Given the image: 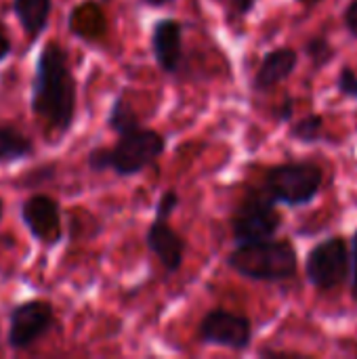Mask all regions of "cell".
Listing matches in <instances>:
<instances>
[{"label":"cell","instance_id":"1","mask_svg":"<svg viewBox=\"0 0 357 359\" xmlns=\"http://www.w3.org/2000/svg\"><path fill=\"white\" fill-rule=\"evenodd\" d=\"M32 114L53 135H65L76 118V78L67 53L57 42H46L36 59L32 95Z\"/></svg>","mask_w":357,"mask_h":359},{"label":"cell","instance_id":"2","mask_svg":"<svg viewBox=\"0 0 357 359\" xmlns=\"http://www.w3.org/2000/svg\"><path fill=\"white\" fill-rule=\"evenodd\" d=\"M166 149V141L158 130L137 128L126 135H118L114 147H95L86 164L93 172L114 170L118 177H133L151 166Z\"/></svg>","mask_w":357,"mask_h":359},{"label":"cell","instance_id":"3","mask_svg":"<svg viewBox=\"0 0 357 359\" xmlns=\"http://www.w3.org/2000/svg\"><path fill=\"white\" fill-rule=\"evenodd\" d=\"M227 265L246 280L284 282L295 278L299 269V257L290 240L271 238L252 244H236L227 257Z\"/></svg>","mask_w":357,"mask_h":359},{"label":"cell","instance_id":"4","mask_svg":"<svg viewBox=\"0 0 357 359\" xmlns=\"http://www.w3.org/2000/svg\"><path fill=\"white\" fill-rule=\"evenodd\" d=\"M324 175L320 166L311 162H286L278 164L265 175L263 189L288 208H299L311 204L322 187Z\"/></svg>","mask_w":357,"mask_h":359},{"label":"cell","instance_id":"5","mask_svg":"<svg viewBox=\"0 0 357 359\" xmlns=\"http://www.w3.org/2000/svg\"><path fill=\"white\" fill-rule=\"evenodd\" d=\"M276 200L265 191H250L231 217V231L236 244H252L271 240L282 223Z\"/></svg>","mask_w":357,"mask_h":359},{"label":"cell","instance_id":"6","mask_svg":"<svg viewBox=\"0 0 357 359\" xmlns=\"http://www.w3.org/2000/svg\"><path fill=\"white\" fill-rule=\"evenodd\" d=\"M307 280L314 288L328 292L351 278V250L341 236H332L311 248L305 263Z\"/></svg>","mask_w":357,"mask_h":359},{"label":"cell","instance_id":"7","mask_svg":"<svg viewBox=\"0 0 357 359\" xmlns=\"http://www.w3.org/2000/svg\"><path fill=\"white\" fill-rule=\"evenodd\" d=\"M57 324L55 309L48 301L32 299L19 303L8 313L6 345L13 351H25L34 347L42 337H46Z\"/></svg>","mask_w":357,"mask_h":359},{"label":"cell","instance_id":"8","mask_svg":"<svg viewBox=\"0 0 357 359\" xmlns=\"http://www.w3.org/2000/svg\"><path fill=\"white\" fill-rule=\"evenodd\" d=\"M198 337L204 345H219L242 351L252 341V324L246 316L231 313L227 309H213L200 322Z\"/></svg>","mask_w":357,"mask_h":359},{"label":"cell","instance_id":"9","mask_svg":"<svg viewBox=\"0 0 357 359\" xmlns=\"http://www.w3.org/2000/svg\"><path fill=\"white\" fill-rule=\"evenodd\" d=\"M21 221L29 236L53 248L61 242V208L59 202L44 194H34L21 204Z\"/></svg>","mask_w":357,"mask_h":359},{"label":"cell","instance_id":"10","mask_svg":"<svg viewBox=\"0 0 357 359\" xmlns=\"http://www.w3.org/2000/svg\"><path fill=\"white\" fill-rule=\"evenodd\" d=\"M151 53L164 74H177L183 63V23L173 17L156 21L151 29Z\"/></svg>","mask_w":357,"mask_h":359},{"label":"cell","instance_id":"11","mask_svg":"<svg viewBox=\"0 0 357 359\" xmlns=\"http://www.w3.org/2000/svg\"><path fill=\"white\" fill-rule=\"evenodd\" d=\"M147 248L160 259L162 267L168 273H175L183 265L185 257V242L183 238L168 225V219H158L154 217L147 236H145Z\"/></svg>","mask_w":357,"mask_h":359},{"label":"cell","instance_id":"12","mask_svg":"<svg viewBox=\"0 0 357 359\" xmlns=\"http://www.w3.org/2000/svg\"><path fill=\"white\" fill-rule=\"evenodd\" d=\"M297 63H299V53L295 48L282 46V48H276V50L267 53L263 57L261 65H259L257 76H255V82H252L255 90L267 93L274 86L282 84L284 80L290 78Z\"/></svg>","mask_w":357,"mask_h":359},{"label":"cell","instance_id":"13","mask_svg":"<svg viewBox=\"0 0 357 359\" xmlns=\"http://www.w3.org/2000/svg\"><path fill=\"white\" fill-rule=\"evenodd\" d=\"M13 13L21 23L25 36L29 40H38V36L46 29L53 0H13Z\"/></svg>","mask_w":357,"mask_h":359},{"label":"cell","instance_id":"14","mask_svg":"<svg viewBox=\"0 0 357 359\" xmlns=\"http://www.w3.org/2000/svg\"><path fill=\"white\" fill-rule=\"evenodd\" d=\"M34 154V141L15 128L13 124L0 122V164L19 162Z\"/></svg>","mask_w":357,"mask_h":359},{"label":"cell","instance_id":"15","mask_svg":"<svg viewBox=\"0 0 357 359\" xmlns=\"http://www.w3.org/2000/svg\"><path fill=\"white\" fill-rule=\"evenodd\" d=\"M107 126L116 133V135H126L130 130L141 128V122L137 118V114L133 111V107L124 101L122 95H118L112 103L109 116H107Z\"/></svg>","mask_w":357,"mask_h":359},{"label":"cell","instance_id":"16","mask_svg":"<svg viewBox=\"0 0 357 359\" xmlns=\"http://www.w3.org/2000/svg\"><path fill=\"white\" fill-rule=\"evenodd\" d=\"M324 133V118L320 114H309L290 126V137L301 143H316Z\"/></svg>","mask_w":357,"mask_h":359},{"label":"cell","instance_id":"17","mask_svg":"<svg viewBox=\"0 0 357 359\" xmlns=\"http://www.w3.org/2000/svg\"><path fill=\"white\" fill-rule=\"evenodd\" d=\"M305 53H307V57L311 59L314 67L328 65V63L335 59V48H332V44H330L326 38H322V36L311 38V40L305 44Z\"/></svg>","mask_w":357,"mask_h":359},{"label":"cell","instance_id":"18","mask_svg":"<svg viewBox=\"0 0 357 359\" xmlns=\"http://www.w3.org/2000/svg\"><path fill=\"white\" fill-rule=\"evenodd\" d=\"M55 172H57V166H55V164L38 166V168L25 172V177H23V187L36 189V187H40V185H44V183H48V181H53V179H55Z\"/></svg>","mask_w":357,"mask_h":359},{"label":"cell","instance_id":"19","mask_svg":"<svg viewBox=\"0 0 357 359\" xmlns=\"http://www.w3.org/2000/svg\"><path fill=\"white\" fill-rule=\"evenodd\" d=\"M337 88L341 95L349 97V99H357V74L351 67H343L337 80Z\"/></svg>","mask_w":357,"mask_h":359},{"label":"cell","instance_id":"20","mask_svg":"<svg viewBox=\"0 0 357 359\" xmlns=\"http://www.w3.org/2000/svg\"><path fill=\"white\" fill-rule=\"evenodd\" d=\"M177 206H179V196H177V191H175V189H166V191L160 196L158 204H156V217H158V219H170V215L175 212Z\"/></svg>","mask_w":357,"mask_h":359},{"label":"cell","instance_id":"21","mask_svg":"<svg viewBox=\"0 0 357 359\" xmlns=\"http://www.w3.org/2000/svg\"><path fill=\"white\" fill-rule=\"evenodd\" d=\"M343 19H345L347 32H349L353 38H357V0H351V2H349V6L345 8Z\"/></svg>","mask_w":357,"mask_h":359},{"label":"cell","instance_id":"22","mask_svg":"<svg viewBox=\"0 0 357 359\" xmlns=\"http://www.w3.org/2000/svg\"><path fill=\"white\" fill-rule=\"evenodd\" d=\"M351 297L357 301V231L351 238Z\"/></svg>","mask_w":357,"mask_h":359},{"label":"cell","instance_id":"23","mask_svg":"<svg viewBox=\"0 0 357 359\" xmlns=\"http://www.w3.org/2000/svg\"><path fill=\"white\" fill-rule=\"evenodd\" d=\"M295 99L292 97H288V99H284V103L280 105V111H278V120L280 122H290V118H292V114H295Z\"/></svg>","mask_w":357,"mask_h":359},{"label":"cell","instance_id":"24","mask_svg":"<svg viewBox=\"0 0 357 359\" xmlns=\"http://www.w3.org/2000/svg\"><path fill=\"white\" fill-rule=\"evenodd\" d=\"M231 8L238 15H248L255 8V0H231Z\"/></svg>","mask_w":357,"mask_h":359},{"label":"cell","instance_id":"25","mask_svg":"<svg viewBox=\"0 0 357 359\" xmlns=\"http://www.w3.org/2000/svg\"><path fill=\"white\" fill-rule=\"evenodd\" d=\"M11 50H13V44L8 40V36L4 34V29L0 27V61H4L11 55Z\"/></svg>","mask_w":357,"mask_h":359},{"label":"cell","instance_id":"26","mask_svg":"<svg viewBox=\"0 0 357 359\" xmlns=\"http://www.w3.org/2000/svg\"><path fill=\"white\" fill-rule=\"evenodd\" d=\"M145 4H149V6H164V4H168V2H173V0H143Z\"/></svg>","mask_w":357,"mask_h":359},{"label":"cell","instance_id":"27","mask_svg":"<svg viewBox=\"0 0 357 359\" xmlns=\"http://www.w3.org/2000/svg\"><path fill=\"white\" fill-rule=\"evenodd\" d=\"M2 215H4V202H2V198H0V221H2Z\"/></svg>","mask_w":357,"mask_h":359},{"label":"cell","instance_id":"28","mask_svg":"<svg viewBox=\"0 0 357 359\" xmlns=\"http://www.w3.org/2000/svg\"><path fill=\"white\" fill-rule=\"evenodd\" d=\"M297 2H301V4H314V2H318V0H297Z\"/></svg>","mask_w":357,"mask_h":359}]
</instances>
